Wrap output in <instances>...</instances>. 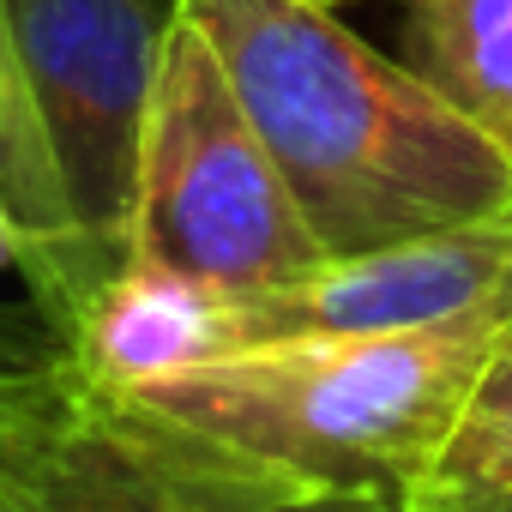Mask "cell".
Listing matches in <instances>:
<instances>
[{
  "label": "cell",
  "instance_id": "5b68a950",
  "mask_svg": "<svg viewBox=\"0 0 512 512\" xmlns=\"http://www.w3.org/2000/svg\"><path fill=\"white\" fill-rule=\"evenodd\" d=\"M0 512H199L163 440L43 314H0Z\"/></svg>",
  "mask_w": 512,
  "mask_h": 512
},
{
  "label": "cell",
  "instance_id": "277c9868",
  "mask_svg": "<svg viewBox=\"0 0 512 512\" xmlns=\"http://www.w3.org/2000/svg\"><path fill=\"white\" fill-rule=\"evenodd\" d=\"M31 97L103 278L127 260L139 139L175 0H7Z\"/></svg>",
  "mask_w": 512,
  "mask_h": 512
},
{
  "label": "cell",
  "instance_id": "9a60e30c",
  "mask_svg": "<svg viewBox=\"0 0 512 512\" xmlns=\"http://www.w3.org/2000/svg\"><path fill=\"white\" fill-rule=\"evenodd\" d=\"M506 512H512V506H506Z\"/></svg>",
  "mask_w": 512,
  "mask_h": 512
},
{
  "label": "cell",
  "instance_id": "4fadbf2b",
  "mask_svg": "<svg viewBox=\"0 0 512 512\" xmlns=\"http://www.w3.org/2000/svg\"><path fill=\"white\" fill-rule=\"evenodd\" d=\"M326 7H332V0H326Z\"/></svg>",
  "mask_w": 512,
  "mask_h": 512
},
{
  "label": "cell",
  "instance_id": "3957f363",
  "mask_svg": "<svg viewBox=\"0 0 512 512\" xmlns=\"http://www.w3.org/2000/svg\"><path fill=\"white\" fill-rule=\"evenodd\" d=\"M127 253L229 296L296 284L326 260L211 37L187 13H169L163 25Z\"/></svg>",
  "mask_w": 512,
  "mask_h": 512
},
{
  "label": "cell",
  "instance_id": "6da1fadb",
  "mask_svg": "<svg viewBox=\"0 0 512 512\" xmlns=\"http://www.w3.org/2000/svg\"><path fill=\"white\" fill-rule=\"evenodd\" d=\"M260 127L326 260L512 217V157L326 0H175Z\"/></svg>",
  "mask_w": 512,
  "mask_h": 512
},
{
  "label": "cell",
  "instance_id": "8fae6325",
  "mask_svg": "<svg viewBox=\"0 0 512 512\" xmlns=\"http://www.w3.org/2000/svg\"><path fill=\"white\" fill-rule=\"evenodd\" d=\"M241 512H410L392 494H284V500H260V506H241Z\"/></svg>",
  "mask_w": 512,
  "mask_h": 512
},
{
  "label": "cell",
  "instance_id": "9c48e42d",
  "mask_svg": "<svg viewBox=\"0 0 512 512\" xmlns=\"http://www.w3.org/2000/svg\"><path fill=\"white\" fill-rule=\"evenodd\" d=\"M410 512H506L512 506V314L488 332L482 362L428 458Z\"/></svg>",
  "mask_w": 512,
  "mask_h": 512
},
{
  "label": "cell",
  "instance_id": "30bf717a",
  "mask_svg": "<svg viewBox=\"0 0 512 512\" xmlns=\"http://www.w3.org/2000/svg\"><path fill=\"white\" fill-rule=\"evenodd\" d=\"M410 67L512 157V0H410Z\"/></svg>",
  "mask_w": 512,
  "mask_h": 512
},
{
  "label": "cell",
  "instance_id": "ba28073f",
  "mask_svg": "<svg viewBox=\"0 0 512 512\" xmlns=\"http://www.w3.org/2000/svg\"><path fill=\"white\" fill-rule=\"evenodd\" d=\"M0 211H7L19 235V272L31 284L37 314L61 326L91 296L103 266L91 260V247L73 223V205H67V187L55 175V151H49V133L31 97V73L19 55L7 0H0Z\"/></svg>",
  "mask_w": 512,
  "mask_h": 512
},
{
  "label": "cell",
  "instance_id": "7c38bea8",
  "mask_svg": "<svg viewBox=\"0 0 512 512\" xmlns=\"http://www.w3.org/2000/svg\"><path fill=\"white\" fill-rule=\"evenodd\" d=\"M0 272H19V235H13L7 211H0Z\"/></svg>",
  "mask_w": 512,
  "mask_h": 512
},
{
  "label": "cell",
  "instance_id": "52a82bcc",
  "mask_svg": "<svg viewBox=\"0 0 512 512\" xmlns=\"http://www.w3.org/2000/svg\"><path fill=\"white\" fill-rule=\"evenodd\" d=\"M55 332L97 386L127 392V386L199 368L211 356H229L235 296L175 266H157L145 253H127L109 278L91 284V296Z\"/></svg>",
  "mask_w": 512,
  "mask_h": 512
},
{
  "label": "cell",
  "instance_id": "7a4b0ae2",
  "mask_svg": "<svg viewBox=\"0 0 512 512\" xmlns=\"http://www.w3.org/2000/svg\"><path fill=\"white\" fill-rule=\"evenodd\" d=\"M500 320L247 344L121 398L193 482L199 512L332 488L404 500Z\"/></svg>",
  "mask_w": 512,
  "mask_h": 512
},
{
  "label": "cell",
  "instance_id": "5bb4252c",
  "mask_svg": "<svg viewBox=\"0 0 512 512\" xmlns=\"http://www.w3.org/2000/svg\"><path fill=\"white\" fill-rule=\"evenodd\" d=\"M332 7H338V0H332Z\"/></svg>",
  "mask_w": 512,
  "mask_h": 512
},
{
  "label": "cell",
  "instance_id": "8992f818",
  "mask_svg": "<svg viewBox=\"0 0 512 512\" xmlns=\"http://www.w3.org/2000/svg\"><path fill=\"white\" fill-rule=\"evenodd\" d=\"M512 314V217L458 223L320 260L308 278L235 296V350L278 338H374Z\"/></svg>",
  "mask_w": 512,
  "mask_h": 512
}]
</instances>
